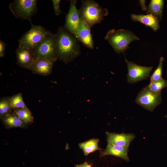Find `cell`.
Here are the masks:
<instances>
[{
	"mask_svg": "<svg viewBox=\"0 0 167 167\" xmlns=\"http://www.w3.org/2000/svg\"><path fill=\"white\" fill-rule=\"evenodd\" d=\"M164 59L163 57L160 58L158 66L150 77V83L158 81L162 78V75Z\"/></svg>",
	"mask_w": 167,
	"mask_h": 167,
	"instance_id": "obj_23",
	"label": "cell"
},
{
	"mask_svg": "<svg viewBox=\"0 0 167 167\" xmlns=\"http://www.w3.org/2000/svg\"><path fill=\"white\" fill-rule=\"evenodd\" d=\"M54 62L52 60L36 58L29 70L34 74L48 75L51 73Z\"/></svg>",
	"mask_w": 167,
	"mask_h": 167,
	"instance_id": "obj_12",
	"label": "cell"
},
{
	"mask_svg": "<svg viewBox=\"0 0 167 167\" xmlns=\"http://www.w3.org/2000/svg\"><path fill=\"white\" fill-rule=\"evenodd\" d=\"M105 38L118 54L126 50L131 42L139 40V38L132 32L123 29L109 30Z\"/></svg>",
	"mask_w": 167,
	"mask_h": 167,
	"instance_id": "obj_3",
	"label": "cell"
},
{
	"mask_svg": "<svg viewBox=\"0 0 167 167\" xmlns=\"http://www.w3.org/2000/svg\"><path fill=\"white\" fill-rule=\"evenodd\" d=\"M6 44L0 40V57L2 58L4 57V51L6 47Z\"/></svg>",
	"mask_w": 167,
	"mask_h": 167,
	"instance_id": "obj_25",
	"label": "cell"
},
{
	"mask_svg": "<svg viewBox=\"0 0 167 167\" xmlns=\"http://www.w3.org/2000/svg\"><path fill=\"white\" fill-rule=\"evenodd\" d=\"M76 0H70L69 11L66 15L64 28L76 37L80 20L76 4Z\"/></svg>",
	"mask_w": 167,
	"mask_h": 167,
	"instance_id": "obj_9",
	"label": "cell"
},
{
	"mask_svg": "<svg viewBox=\"0 0 167 167\" xmlns=\"http://www.w3.org/2000/svg\"><path fill=\"white\" fill-rule=\"evenodd\" d=\"M14 112L20 119L28 124L33 122V117L27 107L14 109Z\"/></svg>",
	"mask_w": 167,
	"mask_h": 167,
	"instance_id": "obj_19",
	"label": "cell"
},
{
	"mask_svg": "<svg viewBox=\"0 0 167 167\" xmlns=\"http://www.w3.org/2000/svg\"><path fill=\"white\" fill-rule=\"evenodd\" d=\"M17 64L22 68L30 69L36 59L31 49L19 46L16 50Z\"/></svg>",
	"mask_w": 167,
	"mask_h": 167,
	"instance_id": "obj_10",
	"label": "cell"
},
{
	"mask_svg": "<svg viewBox=\"0 0 167 167\" xmlns=\"http://www.w3.org/2000/svg\"><path fill=\"white\" fill-rule=\"evenodd\" d=\"M4 124L7 128H26L28 124L20 119L13 112L2 118Z\"/></svg>",
	"mask_w": 167,
	"mask_h": 167,
	"instance_id": "obj_16",
	"label": "cell"
},
{
	"mask_svg": "<svg viewBox=\"0 0 167 167\" xmlns=\"http://www.w3.org/2000/svg\"><path fill=\"white\" fill-rule=\"evenodd\" d=\"M147 86L152 92L156 93H161V90L167 87V81L162 78L158 81L150 83Z\"/></svg>",
	"mask_w": 167,
	"mask_h": 167,
	"instance_id": "obj_21",
	"label": "cell"
},
{
	"mask_svg": "<svg viewBox=\"0 0 167 167\" xmlns=\"http://www.w3.org/2000/svg\"><path fill=\"white\" fill-rule=\"evenodd\" d=\"M129 147L113 144L107 143L105 149L100 151V156L101 158L106 156L111 155L119 157L128 162Z\"/></svg>",
	"mask_w": 167,
	"mask_h": 167,
	"instance_id": "obj_13",
	"label": "cell"
},
{
	"mask_svg": "<svg viewBox=\"0 0 167 167\" xmlns=\"http://www.w3.org/2000/svg\"><path fill=\"white\" fill-rule=\"evenodd\" d=\"M131 19L134 21H139L156 31L159 27L158 19L156 15L150 14L146 15L132 14Z\"/></svg>",
	"mask_w": 167,
	"mask_h": 167,
	"instance_id": "obj_15",
	"label": "cell"
},
{
	"mask_svg": "<svg viewBox=\"0 0 167 167\" xmlns=\"http://www.w3.org/2000/svg\"><path fill=\"white\" fill-rule=\"evenodd\" d=\"M55 34L50 32L32 49L36 58L56 61Z\"/></svg>",
	"mask_w": 167,
	"mask_h": 167,
	"instance_id": "obj_4",
	"label": "cell"
},
{
	"mask_svg": "<svg viewBox=\"0 0 167 167\" xmlns=\"http://www.w3.org/2000/svg\"><path fill=\"white\" fill-rule=\"evenodd\" d=\"M8 99L11 108L13 109L27 107L23 100L21 92L8 97Z\"/></svg>",
	"mask_w": 167,
	"mask_h": 167,
	"instance_id": "obj_20",
	"label": "cell"
},
{
	"mask_svg": "<svg viewBox=\"0 0 167 167\" xmlns=\"http://www.w3.org/2000/svg\"><path fill=\"white\" fill-rule=\"evenodd\" d=\"M82 5L78 10L80 20L91 28L100 23L109 13L108 10L103 8L92 0H82Z\"/></svg>",
	"mask_w": 167,
	"mask_h": 167,
	"instance_id": "obj_2",
	"label": "cell"
},
{
	"mask_svg": "<svg viewBox=\"0 0 167 167\" xmlns=\"http://www.w3.org/2000/svg\"><path fill=\"white\" fill-rule=\"evenodd\" d=\"M8 97L3 98L0 101V117L2 118L3 117L11 113L12 110L8 101Z\"/></svg>",
	"mask_w": 167,
	"mask_h": 167,
	"instance_id": "obj_22",
	"label": "cell"
},
{
	"mask_svg": "<svg viewBox=\"0 0 167 167\" xmlns=\"http://www.w3.org/2000/svg\"><path fill=\"white\" fill-rule=\"evenodd\" d=\"M100 141L98 138H92L84 142L79 143V148L82 149L84 156H87L90 153L98 150L100 151L103 149L100 148L98 145Z\"/></svg>",
	"mask_w": 167,
	"mask_h": 167,
	"instance_id": "obj_17",
	"label": "cell"
},
{
	"mask_svg": "<svg viewBox=\"0 0 167 167\" xmlns=\"http://www.w3.org/2000/svg\"><path fill=\"white\" fill-rule=\"evenodd\" d=\"M145 1H140V4L141 6L142 9L143 10H146L147 8L145 5Z\"/></svg>",
	"mask_w": 167,
	"mask_h": 167,
	"instance_id": "obj_27",
	"label": "cell"
},
{
	"mask_svg": "<svg viewBox=\"0 0 167 167\" xmlns=\"http://www.w3.org/2000/svg\"><path fill=\"white\" fill-rule=\"evenodd\" d=\"M53 4V9L54 13L57 15H58L62 11L60 8V0H53L52 1Z\"/></svg>",
	"mask_w": 167,
	"mask_h": 167,
	"instance_id": "obj_24",
	"label": "cell"
},
{
	"mask_svg": "<svg viewBox=\"0 0 167 167\" xmlns=\"http://www.w3.org/2000/svg\"><path fill=\"white\" fill-rule=\"evenodd\" d=\"M90 29L88 26L80 20L76 38L85 47L92 49L94 48V45Z\"/></svg>",
	"mask_w": 167,
	"mask_h": 167,
	"instance_id": "obj_14",
	"label": "cell"
},
{
	"mask_svg": "<svg viewBox=\"0 0 167 167\" xmlns=\"http://www.w3.org/2000/svg\"><path fill=\"white\" fill-rule=\"evenodd\" d=\"M37 3L36 0H15L9 8L16 18L31 22V17L37 11Z\"/></svg>",
	"mask_w": 167,
	"mask_h": 167,
	"instance_id": "obj_5",
	"label": "cell"
},
{
	"mask_svg": "<svg viewBox=\"0 0 167 167\" xmlns=\"http://www.w3.org/2000/svg\"><path fill=\"white\" fill-rule=\"evenodd\" d=\"M125 60L128 67L127 77L128 83H136L149 76L153 68L152 66H140L132 62L129 61L126 58Z\"/></svg>",
	"mask_w": 167,
	"mask_h": 167,
	"instance_id": "obj_8",
	"label": "cell"
},
{
	"mask_svg": "<svg viewBox=\"0 0 167 167\" xmlns=\"http://www.w3.org/2000/svg\"><path fill=\"white\" fill-rule=\"evenodd\" d=\"M57 59L69 63L79 56L81 50L79 41L64 27H59L55 34Z\"/></svg>",
	"mask_w": 167,
	"mask_h": 167,
	"instance_id": "obj_1",
	"label": "cell"
},
{
	"mask_svg": "<svg viewBox=\"0 0 167 167\" xmlns=\"http://www.w3.org/2000/svg\"><path fill=\"white\" fill-rule=\"evenodd\" d=\"M135 101L138 105L152 112L162 101L161 93H155L146 86L138 94Z\"/></svg>",
	"mask_w": 167,
	"mask_h": 167,
	"instance_id": "obj_7",
	"label": "cell"
},
{
	"mask_svg": "<svg viewBox=\"0 0 167 167\" xmlns=\"http://www.w3.org/2000/svg\"><path fill=\"white\" fill-rule=\"evenodd\" d=\"M164 2L163 0H151L148 6L147 13H150L157 16H158L161 19L163 15Z\"/></svg>",
	"mask_w": 167,
	"mask_h": 167,
	"instance_id": "obj_18",
	"label": "cell"
},
{
	"mask_svg": "<svg viewBox=\"0 0 167 167\" xmlns=\"http://www.w3.org/2000/svg\"><path fill=\"white\" fill-rule=\"evenodd\" d=\"M30 29L18 40L19 46L32 49L50 32L40 25H36L31 22Z\"/></svg>",
	"mask_w": 167,
	"mask_h": 167,
	"instance_id": "obj_6",
	"label": "cell"
},
{
	"mask_svg": "<svg viewBox=\"0 0 167 167\" xmlns=\"http://www.w3.org/2000/svg\"><path fill=\"white\" fill-rule=\"evenodd\" d=\"M75 166V167H92L90 164H89L86 161L82 164H76Z\"/></svg>",
	"mask_w": 167,
	"mask_h": 167,
	"instance_id": "obj_26",
	"label": "cell"
},
{
	"mask_svg": "<svg viewBox=\"0 0 167 167\" xmlns=\"http://www.w3.org/2000/svg\"><path fill=\"white\" fill-rule=\"evenodd\" d=\"M107 143L113 144L129 147L131 142L135 137L133 133H117L105 132Z\"/></svg>",
	"mask_w": 167,
	"mask_h": 167,
	"instance_id": "obj_11",
	"label": "cell"
}]
</instances>
